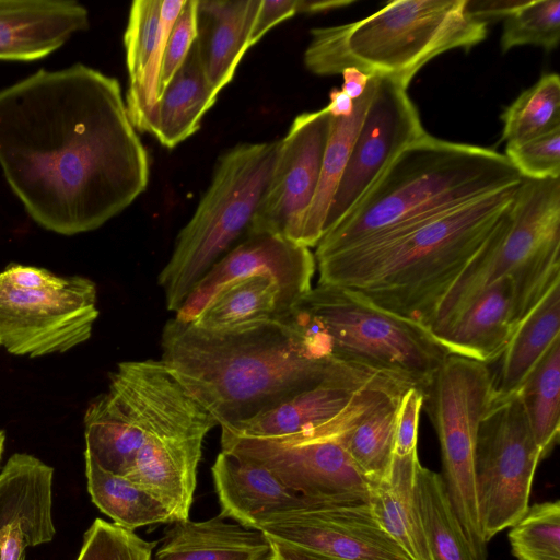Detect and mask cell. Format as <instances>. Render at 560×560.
Returning a JSON list of instances; mask_svg holds the SVG:
<instances>
[{
  "label": "cell",
  "instance_id": "obj_32",
  "mask_svg": "<svg viewBox=\"0 0 560 560\" xmlns=\"http://www.w3.org/2000/svg\"><path fill=\"white\" fill-rule=\"evenodd\" d=\"M541 459L560 433V338H557L516 392Z\"/></svg>",
  "mask_w": 560,
  "mask_h": 560
},
{
  "label": "cell",
  "instance_id": "obj_30",
  "mask_svg": "<svg viewBox=\"0 0 560 560\" xmlns=\"http://www.w3.org/2000/svg\"><path fill=\"white\" fill-rule=\"evenodd\" d=\"M377 75L370 79L364 94L354 101L348 117H331L329 138L324 152L317 188L307 211L300 244L316 247L325 234L328 211L348 163L352 145L373 97Z\"/></svg>",
  "mask_w": 560,
  "mask_h": 560
},
{
  "label": "cell",
  "instance_id": "obj_16",
  "mask_svg": "<svg viewBox=\"0 0 560 560\" xmlns=\"http://www.w3.org/2000/svg\"><path fill=\"white\" fill-rule=\"evenodd\" d=\"M257 529L271 540L341 560H411L380 525L370 501L299 506L268 516Z\"/></svg>",
  "mask_w": 560,
  "mask_h": 560
},
{
  "label": "cell",
  "instance_id": "obj_20",
  "mask_svg": "<svg viewBox=\"0 0 560 560\" xmlns=\"http://www.w3.org/2000/svg\"><path fill=\"white\" fill-rule=\"evenodd\" d=\"M90 26L74 0H0V60L35 61Z\"/></svg>",
  "mask_w": 560,
  "mask_h": 560
},
{
  "label": "cell",
  "instance_id": "obj_47",
  "mask_svg": "<svg viewBox=\"0 0 560 560\" xmlns=\"http://www.w3.org/2000/svg\"><path fill=\"white\" fill-rule=\"evenodd\" d=\"M272 544L273 560H341L305 550L292 545L269 539Z\"/></svg>",
  "mask_w": 560,
  "mask_h": 560
},
{
  "label": "cell",
  "instance_id": "obj_17",
  "mask_svg": "<svg viewBox=\"0 0 560 560\" xmlns=\"http://www.w3.org/2000/svg\"><path fill=\"white\" fill-rule=\"evenodd\" d=\"M315 267L314 254L305 246L278 235H246L199 280L177 310L175 318L192 322L220 288L259 272L272 275L301 300L312 289Z\"/></svg>",
  "mask_w": 560,
  "mask_h": 560
},
{
  "label": "cell",
  "instance_id": "obj_50",
  "mask_svg": "<svg viewBox=\"0 0 560 560\" xmlns=\"http://www.w3.org/2000/svg\"><path fill=\"white\" fill-rule=\"evenodd\" d=\"M0 560H1V557H0Z\"/></svg>",
  "mask_w": 560,
  "mask_h": 560
},
{
  "label": "cell",
  "instance_id": "obj_22",
  "mask_svg": "<svg viewBox=\"0 0 560 560\" xmlns=\"http://www.w3.org/2000/svg\"><path fill=\"white\" fill-rule=\"evenodd\" d=\"M516 327L513 281L508 277L482 290L433 338L447 354L489 364L502 355Z\"/></svg>",
  "mask_w": 560,
  "mask_h": 560
},
{
  "label": "cell",
  "instance_id": "obj_27",
  "mask_svg": "<svg viewBox=\"0 0 560 560\" xmlns=\"http://www.w3.org/2000/svg\"><path fill=\"white\" fill-rule=\"evenodd\" d=\"M218 94L208 80L197 38L160 94L154 137L167 149L188 139L199 130L202 117L215 104Z\"/></svg>",
  "mask_w": 560,
  "mask_h": 560
},
{
  "label": "cell",
  "instance_id": "obj_34",
  "mask_svg": "<svg viewBox=\"0 0 560 560\" xmlns=\"http://www.w3.org/2000/svg\"><path fill=\"white\" fill-rule=\"evenodd\" d=\"M501 142L517 143L560 127V78L544 74L502 113Z\"/></svg>",
  "mask_w": 560,
  "mask_h": 560
},
{
  "label": "cell",
  "instance_id": "obj_42",
  "mask_svg": "<svg viewBox=\"0 0 560 560\" xmlns=\"http://www.w3.org/2000/svg\"><path fill=\"white\" fill-rule=\"evenodd\" d=\"M423 405L421 388L411 386L401 396L395 435V455L405 456L417 452L420 411Z\"/></svg>",
  "mask_w": 560,
  "mask_h": 560
},
{
  "label": "cell",
  "instance_id": "obj_31",
  "mask_svg": "<svg viewBox=\"0 0 560 560\" xmlns=\"http://www.w3.org/2000/svg\"><path fill=\"white\" fill-rule=\"evenodd\" d=\"M88 491L92 502L114 524L133 530L159 523H173L165 505L125 476L103 469L84 453Z\"/></svg>",
  "mask_w": 560,
  "mask_h": 560
},
{
  "label": "cell",
  "instance_id": "obj_48",
  "mask_svg": "<svg viewBox=\"0 0 560 560\" xmlns=\"http://www.w3.org/2000/svg\"><path fill=\"white\" fill-rule=\"evenodd\" d=\"M325 108L334 118L348 117L354 110V101L341 89H332L329 92V103Z\"/></svg>",
  "mask_w": 560,
  "mask_h": 560
},
{
  "label": "cell",
  "instance_id": "obj_39",
  "mask_svg": "<svg viewBox=\"0 0 560 560\" xmlns=\"http://www.w3.org/2000/svg\"><path fill=\"white\" fill-rule=\"evenodd\" d=\"M162 0L132 2L124 34L129 82L136 81L148 63L159 37Z\"/></svg>",
  "mask_w": 560,
  "mask_h": 560
},
{
  "label": "cell",
  "instance_id": "obj_35",
  "mask_svg": "<svg viewBox=\"0 0 560 560\" xmlns=\"http://www.w3.org/2000/svg\"><path fill=\"white\" fill-rule=\"evenodd\" d=\"M185 3L186 0H162L158 40L140 77L129 82L125 102L137 131L155 135L164 47L170 31Z\"/></svg>",
  "mask_w": 560,
  "mask_h": 560
},
{
  "label": "cell",
  "instance_id": "obj_43",
  "mask_svg": "<svg viewBox=\"0 0 560 560\" xmlns=\"http://www.w3.org/2000/svg\"><path fill=\"white\" fill-rule=\"evenodd\" d=\"M298 13H311V1L260 0L249 36V47L257 44L273 26Z\"/></svg>",
  "mask_w": 560,
  "mask_h": 560
},
{
  "label": "cell",
  "instance_id": "obj_25",
  "mask_svg": "<svg viewBox=\"0 0 560 560\" xmlns=\"http://www.w3.org/2000/svg\"><path fill=\"white\" fill-rule=\"evenodd\" d=\"M300 301L276 277L259 272L220 288L190 323L206 330H228L283 317Z\"/></svg>",
  "mask_w": 560,
  "mask_h": 560
},
{
  "label": "cell",
  "instance_id": "obj_15",
  "mask_svg": "<svg viewBox=\"0 0 560 560\" xmlns=\"http://www.w3.org/2000/svg\"><path fill=\"white\" fill-rule=\"evenodd\" d=\"M427 133L407 88L377 75L373 97L331 201L325 233L359 202L407 145Z\"/></svg>",
  "mask_w": 560,
  "mask_h": 560
},
{
  "label": "cell",
  "instance_id": "obj_49",
  "mask_svg": "<svg viewBox=\"0 0 560 560\" xmlns=\"http://www.w3.org/2000/svg\"><path fill=\"white\" fill-rule=\"evenodd\" d=\"M4 441H5L4 432L2 430H0V462L2 458L3 450H4Z\"/></svg>",
  "mask_w": 560,
  "mask_h": 560
},
{
  "label": "cell",
  "instance_id": "obj_46",
  "mask_svg": "<svg viewBox=\"0 0 560 560\" xmlns=\"http://www.w3.org/2000/svg\"><path fill=\"white\" fill-rule=\"evenodd\" d=\"M340 74L343 79L341 91L353 101L364 94L369 81L373 77L354 67L346 68Z\"/></svg>",
  "mask_w": 560,
  "mask_h": 560
},
{
  "label": "cell",
  "instance_id": "obj_23",
  "mask_svg": "<svg viewBox=\"0 0 560 560\" xmlns=\"http://www.w3.org/2000/svg\"><path fill=\"white\" fill-rule=\"evenodd\" d=\"M152 560H273V549L261 530L218 515L174 522Z\"/></svg>",
  "mask_w": 560,
  "mask_h": 560
},
{
  "label": "cell",
  "instance_id": "obj_38",
  "mask_svg": "<svg viewBox=\"0 0 560 560\" xmlns=\"http://www.w3.org/2000/svg\"><path fill=\"white\" fill-rule=\"evenodd\" d=\"M154 547L133 530L96 518L84 533L77 560H152Z\"/></svg>",
  "mask_w": 560,
  "mask_h": 560
},
{
  "label": "cell",
  "instance_id": "obj_44",
  "mask_svg": "<svg viewBox=\"0 0 560 560\" xmlns=\"http://www.w3.org/2000/svg\"><path fill=\"white\" fill-rule=\"evenodd\" d=\"M0 280L21 289L57 288L66 282V278L58 277L46 269L23 265L8 266L0 272Z\"/></svg>",
  "mask_w": 560,
  "mask_h": 560
},
{
  "label": "cell",
  "instance_id": "obj_4",
  "mask_svg": "<svg viewBox=\"0 0 560 560\" xmlns=\"http://www.w3.org/2000/svg\"><path fill=\"white\" fill-rule=\"evenodd\" d=\"M522 176L492 149L427 133L407 145L316 246L323 258L425 218L517 186Z\"/></svg>",
  "mask_w": 560,
  "mask_h": 560
},
{
  "label": "cell",
  "instance_id": "obj_1",
  "mask_svg": "<svg viewBox=\"0 0 560 560\" xmlns=\"http://www.w3.org/2000/svg\"><path fill=\"white\" fill-rule=\"evenodd\" d=\"M0 167L28 215L62 235L98 229L150 177L120 83L81 62L0 90Z\"/></svg>",
  "mask_w": 560,
  "mask_h": 560
},
{
  "label": "cell",
  "instance_id": "obj_29",
  "mask_svg": "<svg viewBox=\"0 0 560 560\" xmlns=\"http://www.w3.org/2000/svg\"><path fill=\"white\" fill-rule=\"evenodd\" d=\"M85 453L103 469L127 476L142 444V436L124 397L109 388L88 408L84 417Z\"/></svg>",
  "mask_w": 560,
  "mask_h": 560
},
{
  "label": "cell",
  "instance_id": "obj_6",
  "mask_svg": "<svg viewBox=\"0 0 560 560\" xmlns=\"http://www.w3.org/2000/svg\"><path fill=\"white\" fill-rule=\"evenodd\" d=\"M511 278L517 325L560 281V178L522 177L483 245L439 299L422 325L433 336L482 290Z\"/></svg>",
  "mask_w": 560,
  "mask_h": 560
},
{
  "label": "cell",
  "instance_id": "obj_9",
  "mask_svg": "<svg viewBox=\"0 0 560 560\" xmlns=\"http://www.w3.org/2000/svg\"><path fill=\"white\" fill-rule=\"evenodd\" d=\"M215 425L165 364L149 359L139 416L142 444L125 477L161 501L173 523L189 518L202 442Z\"/></svg>",
  "mask_w": 560,
  "mask_h": 560
},
{
  "label": "cell",
  "instance_id": "obj_18",
  "mask_svg": "<svg viewBox=\"0 0 560 560\" xmlns=\"http://www.w3.org/2000/svg\"><path fill=\"white\" fill-rule=\"evenodd\" d=\"M54 468L37 457L13 454L0 470V557L25 560V550L49 542Z\"/></svg>",
  "mask_w": 560,
  "mask_h": 560
},
{
  "label": "cell",
  "instance_id": "obj_5",
  "mask_svg": "<svg viewBox=\"0 0 560 560\" xmlns=\"http://www.w3.org/2000/svg\"><path fill=\"white\" fill-rule=\"evenodd\" d=\"M467 1L398 0L352 23L312 28L304 65L323 77L354 67L408 88L433 58L485 40L488 24L470 14Z\"/></svg>",
  "mask_w": 560,
  "mask_h": 560
},
{
  "label": "cell",
  "instance_id": "obj_33",
  "mask_svg": "<svg viewBox=\"0 0 560 560\" xmlns=\"http://www.w3.org/2000/svg\"><path fill=\"white\" fill-rule=\"evenodd\" d=\"M416 497L433 560H477L453 511L442 475L419 464Z\"/></svg>",
  "mask_w": 560,
  "mask_h": 560
},
{
  "label": "cell",
  "instance_id": "obj_40",
  "mask_svg": "<svg viewBox=\"0 0 560 560\" xmlns=\"http://www.w3.org/2000/svg\"><path fill=\"white\" fill-rule=\"evenodd\" d=\"M505 158L522 177L560 178V127L517 143H506Z\"/></svg>",
  "mask_w": 560,
  "mask_h": 560
},
{
  "label": "cell",
  "instance_id": "obj_11",
  "mask_svg": "<svg viewBox=\"0 0 560 560\" xmlns=\"http://www.w3.org/2000/svg\"><path fill=\"white\" fill-rule=\"evenodd\" d=\"M540 459L518 396L492 401L480 423L475 451L477 508L486 544L528 510Z\"/></svg>",
  "mask_w": 560,
  "mask_h": 560
},
{
  "label": "cell",
  "instance_id": "obj_26",
  "mask_svg": "<svg viewBox=\"0 0 560 560\" xmlns=\"http://www.w3.org/2000/svg\"><path fill=\"white\" fill-rule=\"evenodd\" d=\"M418 452L395 455L387 480L371 486L370 503L383 529L411 560H433L416 497Z\"/></svg>",
  "mask_w": 560,
  "mask_h": 560
},
{
  "label": "cell",
  "instance_id": "obj_24",
  "mask_svg": "<svg viewBox=\"0 0 560 560\" xmlns=\"http://www.w3.org/2000/svg\"><path fill=\"white\" fill-rule=\"evenodd\" d=\"M260 0H198V40L209 82L219 93L249 47Z\"/></svg>",
  "mask_w": 560,
  "mask_h": 560
},
{
  "label": "cell",
  "instance_id": "obj_10",
  "mask_svg": "<svg viewBox=\"0 0 560 560\" xmlns=\"http://www.w3.org/2000/svg\"><path fill=\"white\" fill-rule=\"evenodd\" d=\"M489 364L447 354L421 389L438 434L443 481L453 511L477 560L487 559L478 516L475 451L480 423L493 400Z\"/></svg>",
  "mask_w": 560,
  "mask_h": 560
},
{
  "label": "cell",
  "instance_id": "obj_19",
  "mask_svg": "<svg viewBox=\"0 0 560 560\" xmlns=\"http://www.w3.org/2000/svg\"><path fill=\"white\" fill-rule=\"evenodd\" d=\"M380 376L385 375L360 372L327 378L247 421L221 428V431L250 439L304 438L346 411L359 392Z\"/></svg>",
  "mask_w": 560,
  "mask_h": 560
},
{
  "label": "cell",
  "instance_id": "obj_8",
  "mask_svg": "<svg viewBox=\"0 0 560 560\" xmlns=\"http://www.w3.org/2000/svg\"><path fill=\"white\" fill-rule=\"evenodd\" d=\"M296 307L335 359L421 389L447 355L422 324L349 288L318 283Z\"/></svg>",
  "mask_w": 560,
  "mask_h": 560
},
{
  "label": "cell",
  "instance_id": "obj_13",
  "mask_svg": "<svg viewBox=\"0 0 560 560\" xmlns=\"http://www.w3.org/2000/svg\"><path fill=\"white\" fill-rule=\"evenodd\" d=\"M221 447L268 468L307 504L370 501V485L335 435L273 440L221 431Z\"/></svg>",
  "mask_w": 560,
  "mask_h": 560
},
{
  "label": "cell",
  "instance_id": "obj_12",
  "mask_svg": "<svg viewBox=\"0 0 560 560\" xmlns=\"http://www.w3.org/2000/svg\"><path fill=\"white\" fill-rule=\"evenodd\" d=\"M98 316L96 287L67 277L57 288L21 289L0 280V347L31 358L66 352L86 341Z\"/></svg>",
  "mask_w": 560,
  "mask_h": 560
},
{
  "label": "cell",
  "instance_id": "obj_37",
  "mask_svg": "<svg viewBox=\"0 0 560 560\" xmlns=\"http://www.w3.org/2000/svg\"><path fill=\"white\" fill-rule=\"evenodd\" d=\"M560 39V1H524L504 19L500 39L503 52L533 45L555 49Z\"/></svg>",
  "mask_w": 560,
  "mask_h": 560
},
{
  "label": "cell",
  "instance_id": "obj_41",
  "mask_svg": "<svg viewBox=\"0 0 560 560\" xmlns=\"http://www.w3.org/2000/svg\"><path fill=\"white\" fill-rule=\"evenodd\" d=\"M198 35V0H186L165 43L160 72V94L187 58Z\"/></svg>",
  "mask_w": 560,
  "mask_h": 560
},
{
  "label": "cell",
  "instance_id": "obj_28",
  "mask_svg": "<svg viewBox=\"0 0 560 560\" xmlns=\"http://www.w3.org/2000/svg\"><path fill=\"white\" fill-rule=\"evenodd\" d=\"M560 281L555 282L515 328L493 378V400L516 394L552 342L560 338Z\"/></svg>",
  "mask_w": 560,
  "mask_h": 560
},
{
  "label": "cell",
  "instance_id": "obj_45",
  "mask_svg": "<svg viewBox=\"0 0 560 560\" xmlns=\"http://www.w3.org/2000/svg\"><path fill=\"white\" fill-rule=\"evenodd\" d=\"M524 1H474L468 0L467 7L470 14L480 22H489L505 19Z\"/></svg>",
  "mask_w": 560,
  "mask_h": 560
},
{
  "label": "cell",
  "instance_id": "obj_36",
  "mask_svg": "<svg viewBox=\"0 0 560 560\" xmlns=\"http://www.w3.org/2000/svg\"><path fill=\"white\" fill-rule=\"evenodd\" d=\"M508 538L517 560H560V502L528 508L510 527Z\"/></svg>",
  "mask_w": 560,
  "mask_h": 560
},
{
  "label": "cell",
  "instance_id": "obj_14",
  "mask_svg": "<svg viewBox=\"0 0 560 560\" xmlns=\"http://www.w3.org/2000/svg\"><path fill=\"white\" fill-rule=\"evenodd\" d=\"M330 126L331 116L325 107L294 118L285 137L280 139L270 180L245 235L271 234L300 244Z\"/></svg>",
  "mask_w": 560,
  "mask_h": 560
},
{
  "label": "cell",
  "instance_id": "obj_2",
  "mask_svg": "<svg viewBox=\"0 0 560 560\" xmlns=\"http://www.w3.org/2000/svg\"><path fill=\"white\" fill-rule=\"evenodd\" d=\"M162 357L171 375L221 428L247 421L327 378L372 372L335 359L296 306L280 318L228 330L170 319Z\"/></svg>",
  "mask_w": 560,
  "mask_h": 560
},
{
  "label": "cell",
  "instance_id": "obj_7",
  "mask_svg": "<svg viewBox=\"0 0 560 560\" xmlns=\"http://www.w3.org/2000/svg\"><path fill=\"white\" fill-rule=\"evenodd\" d=\"M280 140L240 143L217 161L210 184L159 275L168 311L246 234L270 180Z\"/></svg>",
  "mask_w": 560,
  "mask_h": 560
},
{
  "label": "cell",
  "instance_id": "obj_3",
  "mask_svg": "<svg viewBox=\"0 0 560 560\" xmlns=\"http://www.w3.org/2000/svg\"><path fill=\"white\" fill-rule=\"evenodd\" d=\"M517 186L315 259L318 283L359 291L422 324L491 234Z\"/></svg>",
  "mask_w": 560,
  "mask_h": 560
},
{
  "label": "cell",
  "instance_id": "obj_21",
  "mask_svg": "<svg viewBox=\"0 0 560 560\" xmlns=\"http://www.w3.org/2000/svg\"><path fill=\"white\" fill-rule=\"evenodd\" d=\"M223 517L257 529L272 514L306 505L268 468L240 454L223 451L211 468Z\"/></svg>",
  "mask_w": 560,
  "mask_h": 560
}]
</instances>
